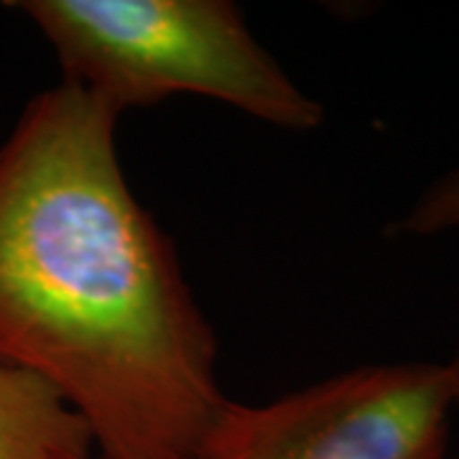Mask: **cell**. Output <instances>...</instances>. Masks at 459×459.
<instances>
[{
    "label": "cell",
    "mask_w": 459,
    "mask_h": 459,
    "mask_svg": "<svg viewBox=\"0 0 459 459\" xmlns=\"http://www.w3.org/2000/svg\"><path fill=\"white\" fill-rule=\"evenodd\" d=\"M120 113L62 82L0 146V360L82 419L102 459H195L228 403L212 327L117 159Z\"/></svg>",
    "instance_id": "cell-1"
},
{
    "label": "cell",
    "mask_w": 459,
    "mask_h": 459,
    "mask_svg": "<svg viewBox=\"0 0 459 459\" xmlns=\"http://www.w3.org/2000/svg\"><path fill=\"white\" fill-rule=\"evenodd\" d=\"M65 82L115 113L177 95L238 108L283 131L309 133L325 108L247 29L230 0H21Z\"/></svg>",
    "instance_id": "cell-2"
},
{
    "label": "cell",
    "mask_w": 459,
    "mask_h": 459,
    "mask_svg": "<svg viewBox=\"0 0 459 459\" xmlns=\"http://www.w3.org/2000/svg\"><path fill=\"white\" fill-rule=\"evenodd\" d=\"M444 362H376L268 403L230 401L195 459H446Z\"/></svg>",
    "instance_id": "cell-3"
},
{
    "label": "cell",
    "mask_w": 459,
    "mask_h": 459,
    "mask_svg": "<svg viewBox=\"0 0 459 459\" xmlns=\"http://www.w3.org/2000/svg\"><path fill=\"white\" fill-rule=\"evenodd\" d=\"M90 429L47 380L0 360V459H95Z\"/></svg>",
    "instance_id": "cell-4"
},
{
    "label": "cell",
    "mask_w": 459,
    "mask_h": 459,
    "mask_svg": "<svg viewBox=\"0 0 459 459\" xmlns=\"http://www.w3.org/2000/svg\"><path fill=\"white\" fill-rule=\"evenodd\" d=\"M459 232V164L446 169L391 222L394 238H442Z\"/></svg>",
    "instance_id": "cell-5"
},
{
    "label": "cell",
    "mask_w": 459,
    "mask_h": 459,
    "mask_svg": "<svg viewBox=\"0 0 459 459\" xmlns=\"http://www.w3.org/2000/svg\"><path fill=\"white\" fill-rule=\"evenodd\" d=\"M444 370H446V380H449V391H452L455 409L459 411V344L457 350H455V355L444 362Z\"/></svg>",
    "instance_id": "cell-6"
},
{
    "label": "cell",
    "mask_w": 459,
    "mask_h": 459,
    "mask_svg": "<svg viewBox=\"0 0 459 459\" xmlns=\"http://www.w3.org/2000/svg\"><path fill=\"white\" fill-rule=\"evenodd\" d=\"M446 459H459V452H457V455H455V457H446Z\"/></svg>",
    "instance_id": "cell-7"
},
{
    "label": "cell",
    "mask_w": 459,
    "mask_h": 459,
    "mask_svg": "<svg viewBox=\"0 0 459 459\" xmlns=\"http://www.w3.org/2000/svg\"><path fill=\"white\" fill-rule=\"evenodd\" d=\"M95 459H102V457H95Z\"/></svg>",
    "instance_id": "cell-8"
}]
</instances>
